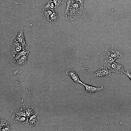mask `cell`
<instances>
[{
  "mask_svg": "<svg viewBox=\"0 0 131 131\" xmlns=\"http://www.w3.org/2000/svg\"><path fill=\"white\" fill-rule=\"evenodd\" d=\"M83 3L79 1L74 0L67 2L66 18L71 20L79 18L83 11Z\"/></svg>",
  "mask_w": 131,
  "mask_h": 131,
  "instance_id": "cell-1",
  "label": "cell"
},
{
  "mask_svg": "<svg viewBox=\"0 0 131 131\" xmlns=\"http://www.w3.org/2000/svg\"><path fill=\"white\" fill-rule=\"evenodd\" d=\"M115 60L111 57L108 50H106L102 54L100 58V63L104 66L110 70L111 64Z\"/></svg>",
  "mask_w": 131,
  "mask_h": 131,
  "instance_id": "cell-2",
  "label": "cell"
},
{
  "mask_svg": "<svg viewBox=\"0 0 131 131\" xmlns=\"http://www.w3.org/2000/svg\"><path fill=\"white\" fill-rule=\"evenodd\" d=\"M43 16L48 21L51 22L56 19L58 14L54 10L44 7L42 11Z\"/></svg>",
  "mask_w": 131,
  "mask_h": 131,
  "instance_id": "cell-3",
  "label": "cell"
},
{
  "mask_svg": "<svg viewBox=\"0 0 131 131\" xmlns=\"http://www.w3.org/2000/svg\"><path fill=\"white\" fill-rule=\"evenodd\" d=\"M110 70L112 72L119 74L124 73V68L123 64L122 63H116L114 61L111 64Z\"/></svg>",
  "mask_w": 131,
  "mask_h": 131,
  "instance_id": "cell-4",
  "label": "cell"
},
{
  "mask_svg": "<svg viewBox=\"0 0 131 131\" xmlns=\"http://www.w3.org/2000/svg\"><path fill=\"white\" fill-rule=\"evenodd\" d=\"M111 71L107 67L103 66L101 67L93 74L95 77H108L112 74Z\"/></svg>",
  "mask_w": 131,
  "mask_h": 131,
  "instance_id": "cell-5",
  "label": "cell"
},
{
  "mask_svg": "<svg viewBox=\"0 0 131 131\" xmlns=\"http://www.w3.org/2000/svg\"><path fill=\"white\" fill-rule=\"evenodd\" d=\"M10 46L11 50L14 57L18 52L25 49L16 39L11 42Z\"/></svg>",
  "mask_w": 131,
  "mask_h": 131,
  "instance_id": "cell-6",
  "label": "cell"
},
{
  "mask_svg": "<svg viewBox=\"0 0 131 131\" xmlns=\"http://www.w3.org/2000/svg\"><path fill=\"white\" fill-rule=\"evenodd\" d=\"M111 57L115 60L122 58L124 56V53L117 47H113L108 50Z\"/></svg>",
  "mask_w": 131,
  "mask_h": 131,
  "instance_id": "cell-7",
  "label": "cell"
},
{
  "mask_svg": "<svg viewBox=\"0 0 131 131\" xmlns=\"http://www.w3.org/2000/svg\"><path fill=\"white\" fill-rule=\"evenodd\" d=\"M81 84L84 87L85 91L90 93H93L99 91L104 89V87L102 86L99 87H96L86 84L82 82Z\"/></svg>",
  "mask_w": 131,
  "mask_h": 131,
  "instance_id": "cell-8",
  "label": "cell"
},
{
  "mask_svg": "<svg viewBox=\"0 0 131 131\" xmlns=\"http://www.w3.org/2000/svg\"><path fill=\"white\" fill-rule=\"evenodd\" d=\"M66 74L69 76L75 83L81 84L82 82L79 79L77 73L73 69H69L67 70Z\"/></svg>",
  "mask_w": 131,
  "mask_h": 131,
  "instance_id": "cell-9",
  "label": "cell"
},
{
  "mask_svg": "<svg viewBox=\"0 0 131 131\" xmlns=\"http://www.w3.org/2000/svg\"><path fill=\"white\" fill-rule=\"evenodd\" d=\"M16 39L24 47H26L29 48V47L25 44L22 26H21L19 29L18 33Z\"/></svg>",
  "mask_w": 131,
  "mask_h": 131,
  "instance_id": "cell-10",
  "label": "cell"
},
{
  "mask_svg": "<svg viewBox=\"0 0 131 131\" xmlns=\"http://www.w3.org/2000/svg\"><path fill=\"white\" fill-rule=\"evenodd\" d=\"M27 56L26 55L22 56L14 61L17 65L23 66L25 65L27 60Z\"/></svg>",
  "mask_w": 131,
  "mask_h": 131,
  "instance_id": "cell-11",
  "label": "cell"
},
{
  "mask_svg": "<svg viewBox=\"0 0 131 131\" xmlns=\"http://www.w3.org/2000/svg\"><path fill=\"white\" fill-rule=\"evenodd\" d=\"M29 52L26 50L25 49H24L18 52L15 56L14 59V61L17 59L19 57L24 55L28 56Z\"/></svg>",
  "mask_w": 131,
  "mask_h": 131,
  "instance_id": "cell-12",
  "label": "cell"
},
{
  "mask_svg": "<svg viewBox=\"0 0 131 131\" xmlns=\"http://www.w3.org/2000/svg\"><path fill=\"white\" fill-rule=\"evenodd\" d=\"M63 0H53L55 5V9L59 8L63 2Z\"/></svg>",
  "mask_w": 131,
  "mask_h": 131,
  "instance_id": "cell-13",
  "label": "cell"
},
{
  "mask_svg": "<svg viewBox=\"0 0 131 131\" xmlns=\"http://www.w3.org/2000/svg\"><path fill=\"white\" fill-rule=\"evenodd\" d=\"M45 7L54 10L55 9V5L53 1H50L46 6Z\"/></svg>",
  "mask_w": 131,
  "mask_h": 131,
  "instance_id": "cell-14",
  "label": "cell"
},
{
  "mask_svg": "<svg viewBox=\"0 0 131 131\" xmlns=\"http://www.w3.org/2000/svg\"><path fill=\"white\" fill-rule=\"evenodd\" d=\"M0 128H2L7 125V122L5 120H1L0 122Z\"/></svg>",
  "mask_w": 131,
  "mask_h": 131,
  "instance_id": "cell-15",
  "label": "cell"
},
{
  "mask_svg": "<svg viewBox=\"0 0 131 131\" xmlns=\"http://www.w3.org/2000/svg\"><path fill=\"white\" fill-rule=\"evenodd\" d=\"M124 74L127 76L131 81V74L129 70H127L124 72Z\"/></svg>",
  "mask_w": 131,
  "mask_h": 131,
  "instance_id": "cell-16",
  "label": "cell"
},
{
  "mask_svg": "<svg viewBox=\"0 0 131 131\" xmlns=\"http://www.w3.org/2000/svg\"><path fill=\"white\" fill-rule=\"evenodd\" d=\"M76 1H79L83 3L85 0H75Z\"/></svg>",
  "mask_w": 131,
  "mask_h": 131,
  "instance_id": "cell-17",
  "label": "cell"
}]
</instances>
